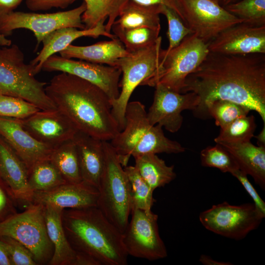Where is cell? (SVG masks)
<instances>
[{"label":"cell","instance_id":"cell-2","mask_svg":"<svg viewBox=\"0 0 265 265\" xmlns=\"http://www.w3.org/2000/svg\"><path fill=\"white\" fill-rule=\"evenodd\" d=\"M45 91L57 109L79 131L107 141L120 132L112 114L110 100L95 85L61 72L52 79Z\"/></svg>","mask_w":265,"mask_h":265},{"label":"cell","instance_id":"cell-48","mask_svg":"<svg viewBox=\"0 0 265 265\" xmlns=\"http://www.w3.org/2000/svg\"><path fill=\"white\" fill-rule=\"evenodd\" d=\"M254 137L257 139L258 146H265V124L260 133Z\"/></svg>","mask_w":265,"mask_h":265},{"label":"cell","instance_id":"cell-19","mask_svg":"<svg viewBox=\"0 0 265 265\" xmlns=\"http://www.w3.org/2000/svg\"><path fill=\"white\" fill-rule=\"evenodd\" d=\"M99 190L83 182L65 183L47 191L34 192L31 204L62 210L97 206Z\"/></svg>","mask_w":265,"mask_h":265},{"label":"cell","instance_id":"cell-10","mask_svg":"<svg viewBox=\"0 0 265 265\" xmlns=\"http://www.w3.org/2000/svg\"><path fill=\"white\" fill-rule=\"evenodd\" d=\"M265 217L254 203L234 205L223 202L201 212L199 220L212 232L241 240L256 229Z\"/></svg>","mask_w":265,"mask_h":265},{"label":"cell","instance_id":"cell-17","mask_svg":"<svg viewBox=\"0 0 265 265\" xmlns=\"http://www.w3.org/2000/svg\"><path fill=\"white\" fill-rule=\"evenodd\" d=\"M18 120L33 137L53 148L73 139L79 131L74 123L57 109L40 110L27 118Z\"/></svg>","mask_w":265,"mask_h":265},{"label":"cell","instance_id":"cell-45","mask_svg":"<svg viewBox=\"0 0 265 265\" xmlns=\"http://www.w3.org/2000/svg\"><path fill=\"white\" fill-rule=\"evenodd\" d=\"M73 265H100V264L90 256L81 252H76Z\"/></svg>","mask_w":265,"mask_h":265},{"label":"cell","instance_id":"cell-42","mask_svg":"<svg viewBox=\"0 0 265 265\" xmlns=\"http://www.w3.org/2000/svg\"><path fill=\"white\" fill-rule=\"evenodd\" d=\"M27 7L33 11L47 10L52 8H65L77 0H25Z\"/></svg>","mask_w":265,"mask_h":265},{"label":"cell","instance_id":"cell-30","mask_svg":"<svg viewBox=\"0 0 265 265\" xmlns=\"http://www.w3.org/2000/svg\"><path fill=\"white\" fill-rule=\"evenodd\" d=\"M28 183L33 192L49 191L67 183L50 159L39 161L28 169Z\"/></svg>","mask_w":265,"mask_h":265},{"label":"cell","instance_id":"cell-20","mask_svg":"<svg viewBox=\"0 0 265 265\" xmlns=\"http://www.w3.org/2000/svg\"><path fill=\"white\" fill-rule=\"evenodd\" d=\"M0 178L16 202L30 204L34 192L28 183V169L24 161L0 136Z\"/></svg>","mask_w":265,"mask_h":265},{"label":"cell","instance_id":"cell-24","mask_svg":"<svg viewBox=\"0 0 265 265\" xmlns=\"http://www.w3.org/2000/svg\"><path fill=\"white\" fill-rule=\"evenodd\" d=\"M233 156L239 169L251 176L262 190L265 189V146H255L251 141L219 143Z\"/></svg>","mask_w":265,"mask_h":265},{"label":"cell","instance_id":"cell-28","mask_svg":"<svg viewBox=\"0 0 265 265\" xmlns=\"http://www.w3.org/2000/svg\"><path fill=\"white\" fill-rule=\"evenodd\" d=\"M127 0H83L86 8L81 20L84 29L92 28L101 21L108 19L106 25L107 32L111 33V26L117 18L120 9Z\"/></svg>","mask_w":265,"mask_h":265},{"label":"cell","instance_id":"cell-38","mask_svg":"<svg viewBox=\"0 0 265 265\" xmlns=\"http://www.w3.org/2000/svg\"><path fill=\"white\" fill-rule=\"evenodd\" d=\"M160 14L166 17L168 23L167 35L169 45L165 51L168 52L179 45L186 37L193 32L178 14L169 7L161 5Z\"/></svg>","mask_w":265,"mask_h":265},{"label":"cell","instance_id":"cell-27","mask_svg":"<svg viewBox=\"0 0 265 265\" xmlns=\"http://www.w3.org/2000/svg\"><path fill=\"white\" fill-rule=\"evenodd\" d=\"M134 158V166L154 190L170 183L176 177L174 165H167L156 154H145Z\"/></svg>","mask_w":265,"mask_h":265},{"label":"cell","instance_id":"cell-49","mask_svg":"<svg viewBox=\"0 0 265 265\" xmlns=\"http://www.w3.org/2000/svg\"><path fill=\"white\" fill-rule=\"evenodd\" d=\"M11 45V41L6 38V36L0 34V47L9 46Z\"/></svg>","mask_w":265,"mask_h":265},{"label":"cell","instance_id":"cell-12","mask_svg":"<svg viewBox=\"0 0 265 265\" xmlns=\"http://www.w3.org/2000/svg\"><path fill=\"white\" fill-rule=\"evenodd\" d=\"M131 219L123 233V241L129 255L155 261L165 258L167 251L160 237L158 216L152 211L133 209Z\"/></svg>","mask_w":265,"mask_h":265},{"label":"cell","instance_id":"cell-16","mask_svg":"<svg viewBox=\"0 0 265 265\" xmlns=\"http://www.w3.org/2000/svg\"><path fill=\"white\" fill-rule=\"evenodd\" d=\"M210 52L224 54L265 53V25H233L209 43Z\"/></svg>","mask_w":265,"mask_h":265},{"label":"cell","instance_id":"cell-4","mask_svg":"<svg viewBox=\"0 0 265 265\" xmlns=\"http://www.w3.org/2000/svg\"><path fill=\"white\" fill-rule=\"evenodd\" d=\"M123 129L110 140L122 165H127L131 156L153 153L179 154L185 151L180 143L166 137L162 128L151 125L145 106L138 101L129 102L125 111Z\"/></svg>","mask_w":265,"mask_h":265},{"label":"cell","instance_id":"cell-29","mask_svg":"<svg viewBox=\"0 0 265 265\" xmlns=\"http://www.w3.org/2000/svg\"><path fill=\"white\" fill-rule=\"evenodd\" d=\"M50 159L66 183L77 184L82 182L77 150L73 139L54 148Z\"/></svg>","mask_w":265,"mask_h":265},{"label":"cell","instance_id":"cell-11","mask_svg":"<svg viewBox=\"0 0 265 265\" xmlns=\"http://www.w3.org/2000/svg\"><path fill=\"white\" fill-rule=\"evenodd\" d=\"M85 8L83 2L74 9L50 13L13 11L0 18V34L9 35L19 28L30 30L36 38V49L47 35L56 29L67 27L84 29L81 16Z\"/></svg>","mask_w":265,"mask_h":265},{"label":"cell","instance_id":"cell-14","mask_svg":"<svg viewBox=\"0 0 265 265\" xmlns=\"http://www.w3.org/2000/svg\"><path fill=\"white\" fill-rule=\"evenodd\" d=\"M42 70L64 72L85 80L101 89L111 102L119 95L122 73L117 67L74 60L54 54L45 61Z\"/></svg>","mask_w":265,"mask_h":265},{"label":"cell","instance_id":"cell-23","mask_svg":"<svg viewBox=\"0 0 265 265\" xmlns=\"http://www.w3.org/2000/svg\"><path fill=\"white\" fill-rule=\"evenodd\" d=\"M59 53L60 56L67 58H77L92 63L117 67L119 60L127 55L129 52L122 42L115 37L88 46L71 44Z\"/></svg>","mask_w":265,"mask_h":265},{"label":"cell","instance_id":"cell-15","mask_svg":"<svg viewBox=\"0 0 265 265\" xmlns=\"http://www.w3.org/2000/svg\"><path fill=\"white\" fill-rule=\"evenodd\" d=\"M155 87L153 103L147 112L149 123L159 125L174 133L181 128L185 110H193L198 104V97L193 92L181 93L158 84Z\"/></svg>","mask_w":265,"mask_h":265},{"label":"cell","instance_id":"cell-47","mask_svg":"<svg viewBox=\"0 0 265 265\" xmlns=\"http://www.w3.org/2000/svg\"><path fill=\"white\" fill-rule=\"evenodd\" d=\"M0 265H12L9 255L0 238Z\"/></svg>","mask_w":265,"mask_h":265},{"label":"cell","instance_id":"cell-6","mask_svg":"<svg viewBox=\"0 0 265 265\" xmlns=\"http://www.w3.org/2000/svg\"><path fill=\"white\" fill-rule=\"evenodd\" d=\"M35 76L33 67L25 62L17 45L0 47V94L23 98L40 110L57 109L46 93V83Z\"/></svg>","mask_w":265,"mask_h":265},{"label":"cell","instance_id":"cell-35","mask_svg":"<svg viewBox=\"0 0 265 265\" xmlns=\"http://www.w3.org/2000/svg\"><path fill=\"white\" fill-rule=\"evenodd\" d=\"M250 110L245 106L233 102L217 100L209 108V117L214 118L215 124L223 128L236 119L247 115Z\"/></svg>","mask_w":265,"mask_h":265},{"label":"cell","instance_id":"cell-34","mask_svg":"<svg viewBox=\"0 0 265 265\" xmlns=\"http://www.w3.org/2000/svg\"><path fill=\"white\" fill-rule=\"evenodd\" d=\"M223 7L244 23L265 25V0H239Z\"/></svg>","mask_w":265,"mask_h":265},{"label":"cell","instance_id":"cell-43","mask_svg":"<svg viewBox=\"0 0 265 265\" xmlns=\"http://www.w3.org/2000/svg\"><path fill=\"white\" fill-rule=\"evenodd\" d=\"M135 2L146 5H164L174 10L184 22L180 0H132Z\"/></svg>","mask_w":265,"mask_h":265},{"label":"cell","instance_id":"cell-32","mask_svg":"<svg viewBox=\"0 0 265 265\" xmlns=\"http://www.w3.org/2000/svg\"><path fill=\"white\" fill-rule=\"evenodd\" d=\"M124 169L130 184L132 210L152 211L156 201L153 197L154 190L142 178L134 166L127 165Z\"/></svg>","mask_w":265,"mask_h":265},{"label":"cell","instance_id":"cell-41","mask_svg":"<svg viewBox=\"0 0 265 265\" xmlns=\"http://www.w3.org/2000/svg\"><path fill=\"white\" fill-rule=\"evenodd\" d=\"M231 174L237 178L240 182L253 200V203L265 215V203L259 195L253 186L249 182L247 178V175L239 169L234 171Z\"/></svg>","mask_w":265,"mask_h":265},{"label":"cell","instance_id":"cell-37","mask_svg":"<svg viewBox=\"0 0 265 265\" xmlns=\"http://www.w3.org/2000/svg\"><path fill=\"white\" fill-rule=\"evenodd\" d=\"M40 110L23 98L0 94V117L23 119Z\"/></svg>","mask_w":265,"mask_h":265},{"label":"cell","instance_id":"cell-7","mask_svg":"<svg viewBox=\"0 0 265 265\" xmlns=\"http://www.w3.org/2000/svg\"><path fill=\"white\" fill-rule=\"evenodd\" d=\"M162 38L147 48L129 52L118 63L122 74L119 83L121 88L117 99L111 102L112 114L119 129L122 131L125 124V111L130 99L135 89L153 77L157 72L164 54L161 48Z\"/></svg>","mask_w":265,"mask_h":265},{"label":"cell","instance_id":"cell-50","mask_svg":"<svg viewBox=\"0 0 265 265\" xmlns=\"http://www.w3.org/2000/svg\"><path fill=\"white\" fill-rule=\"evenodd\" d=\"M239 0H222L221 2V5L225 6L230 3L237 1Z\"/></svg>","mask_w":265,"mask_h":265},{"label":"cell","instance_id":"cell-22","mask_svg":"<svg viewBox=\"0 0 265 265\" xmlns=\"http://www.w3.org/2000/svg\"><path fill=\"white\" fill-rule=\"evenodd\" d=\"M73 140L77 150L82 182L98 189L105 163L103 141L80 131Z\"/></svg>","mask_w":265,"mask_h":265},{"label":"cell","instance_id":"cell-46","mask_svg":"<svg viewBox=\"0 0 265 265\" xmlns=\"http://www.w3.org/2000/svg\"><path fill=\"white\" fill-rule=\"evenodd\" d=\"M199 261L204 265H231L230 262L218 261L206 255H201Z\"/></svg>","mask_w":265,"mask_h":265},{"label":"cell","instance_id":"cell-40","mask_svg":"<svg viewBox=\"0 0 265 265\" xmlns=\"http://www.w3.org/2000/svg\"><path fill=\"white\" fill-rule=\"evenodd\" d=\"M16 202L8 187L0 178V222L17 212Z\"/></svg>","mask_w":265,"mask_h":265},{"label":"cell","instance_id":"cell-13","mask_svg":"<svg viewBox=\"0 0 265 265\" xmlns=\"http://www.w3.org/2000/svg\"><path fill=\"white\" fill-rule=\"evenodd\" d=\"M180 3L184 23L206 43L225 29L243 22L216 0H180Z\"/></svg>","mask_w":265,"mask_h":265},{"label":"cell","instance_id":"cell-9","mask_svg":"<svg viewBox=\"0 0 265 265\" xmlns=\"http://www.w3.org/2000/svg\"><path fill=\"white\" fill-rule=\"evenodd\" d=\"M0 236L10 237L24 245L37 265L49 264L53 248L47 234L44 206L30 204L24 212L0 222Z\"/></svg>","mask_w":265,"mask_h":265},{"label":"cell","instance_id":"cell-26","mask_svg":"<svg viewBox=\"0 0 265 265\" xmlns=\"http://www.w3.org/2000/svg\"><path fill=\"white\" fill-rule=\"evenodd\" d=\"M160 10L161 5H146L127 0L112 26L123 29L145 26L160 30Z\"/></svg>","mask_w":265,"mask_h":265},{"label":"cell","instance_id":"cell-21","mask_svg":"<svg viewBox=\"0 0 265 265\" xmlns=\"http://www.w3.org/2000/svg\"><path fill=\"white\" fill-rule=\"evenodd\" d=\"M104 23V21H101L96 26L89 29L67 27L59 28L49 33L42 41V49L30 62L33 67L34 75L40 72L43 63L49 57L63 51L77 39L82 37L97 38L100 36H105L110 39L116 37L113 34L107 32Z\"/></svg>","mask_w":265,"mask_h":265},{"label":"cell","instance_id":"cell-18","mask_svg":"<svg viewBox=\"0 0 265 265\" xmlns=\"http://www.w3.org/2000/svg\"><path fill=\"white\" fill-rule=\"evenodd\" d=\"M0 136L24 161L28 169L39 161L50 159L54 149L33 137L17 119L0 117Z\"/></svg>","mask_w":265,"mask_h":265},{"label":"cell","instance_id":"cell-36","mask_svg":"<svg viewBox=\"0 0 265 265\" xmlns=\"http://www.w3.org/2000/svg\"><path fill=\"white\" fill-rule=\"evenodd\" d=\"M200 159L202 166L216 168L223 173L231 174L239 169L231 154L218 143L203 149L200 152Z\"/></svg>","mask_w":265,"mask_h":265},{"label":"cell","instance_id":"cell-39","mask_svg":"<svg viewBox=\"0 0 265 265\" xmlns=\"http://www.w3.org/2000/svg\"><path fill=\"white\" fill-rule=\"evenodd\" d=\"M12 265H36L31 252L20 242L10 237L0 236Z\"/></svg>","mask_w":265,"mask_h":265},{"label":"cell","instance_id":"cell-25","mask_svg":"<svg viewBox=\"0 0 265 265\" xmlns=\"http://www.w3.org/2000/svg\"><path fill=\"white\" fill-rule=\"evenodd\" d=\"M63 210L53 206H44L47 234L53 248L50 265H73L76 258V251L70 245L63 227Z\"/></svg>","mask_w":265,"mask_h":265},{"label":"cell","instance_id":"cell-44","mask_svg":"<svg viewBox=\"0 0 265 265\" xmlns=\"http://www.w3.org/2000/svg\"><path fill=\"white\" fill-rule=\"evenodd\" d=\"M23 0H0V18L12 12Z\"/></svg>","mask_w":265,"mask_h":265},{"label":"cell","instance_id":"cell-3","mask_svg":"<svg viewBox=\"0 0 265 265\" xmlns=\"http://www.w3.org/2000/svg\"><path fill=\"white\" fill-rule=\"evenodd\" d=\"M62 222L66 237L76 251L100 265H126L128 255L122 233L97 206L64 209Z\"/></svg>","mask_w":265,"mask_h":265},{"label":"cell","instance_id":"cell-51","mask_svg":"<svg viewBox=\"0 0 265 265\" xmlns=\"http://www.w3.org/2000/svg\"><path fill=\"white\" fill-rule=\"evenodd\" d=\"M217 0V1H218L220 3H221V0Z\"/></svg>","mask_w":265,"mask_h":265},{"label":"cell","instance_id":"cell-8","mask_svg":"<svg viewBox=\"0 0 265 265\" xmlns=\"http://www.w3.org/2000/svg\"><path fill=\"white\" fill-rule=\"evenodd\" d=\"M210 53L209 43L192 33L168 52L164 50L161 63L155 75L141 85L155 87L160 84L181 93L186 77L206 59Z\"/></svg>","mask_w":265,"mask_h":265},{"label":"cell","instance_id":"cell-33","mask_svg":"<svg viewBox=\"0 0 265 265\" xmlns=\"http://www.w3.org/2000/svg\"><path fill=\"white\" fill-rule=\"evenodd\" d=\"M256 129L255 117L253 115H247L236 119L225 127L220 129L219 134L214 141L215 143L250 141L254 136Z\"/></svg>","mask_w":265,"mask_h":265},{"label":"cell","instance_id":"cell-5","mask_svg":"<svg viewBox=\"0 0 265 265\" xmlns=\"http://www.w3.org/2000/svg\"><path fill=\"white\" fill-rule=\"evenodd\" d=\"M103 144L105 163L98 188L97 207L123 233L132 211L129 182L111 143L103 141Z\"/></svg>","mask_w":265,"mask_h":265},{"label":"cell","instance_id":"cell-1","mask_svg":"<svg viewBox=\"0 0 265 265\" xmlns=\"http://www.w3.org/2000/svg\"><path fill=\"white\" fill-rule=\"evenodd\" d=\"M194 93L195 117L210 118L208 110L217 100H227L256 111L265 124V53L224 54L210 52L186 79L181 93Z\"/></svg>","mask_w":265,"mask_h":265},{"label":"cell","instance_id":"cell-31","mask_svg":"<svg viewBox=\"0 0 265 265\" xmlns=\"http://www.w3.org/2000/svg\"><path fill=\"white\" fill-rule=\"evenodd\" d=\"M111 30L128 52L145 48L154 44L160 36V31L145 26L123 29L114 26Z\"/></svg>","mask_w":265,"mask_h":265}]
</instances>
